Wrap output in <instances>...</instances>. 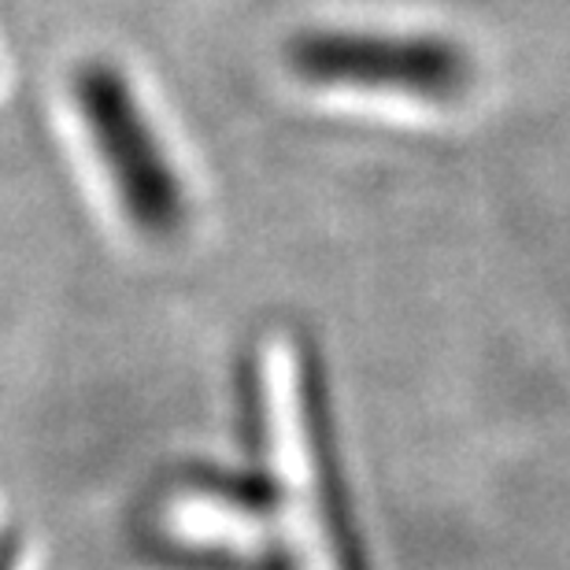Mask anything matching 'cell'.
Segmentation results:
<instances>
[{"label":"cell","mask_w":570,"mask_h":570,"mask_svg":"<svg viewBox=\"0 0 570 570\" xmlns=\"http://www.w3.org/2000/svg\"><path fill=\"white\" fill-rule=\"evenodd\" d=\"M264 396L278 508L296 570H356V556L345 538L337 489L323 452L312 374L293 341L267 345Z\"/></svg>","instance_id":"6da1fadb"},{"label":"cell","mask_w":570,"mask_h":570,"mask_svg":"<svg viewBox=\"0 0 570 570\" xmlns=\"http://www.w3.org/2000/svg\"><path fill=\"white\" fill-rule=\"evenodd\" d=\"M71 89L78 119L127 219L148 237L178 234L186 223V189L130 78L111 60H86Z\"/></svg>","instance_id":"7a4b0ae2"},{"label":"cell","mask_w":570,"mask_h":570,"mask_svg":"<svg viewBox=\"0 0 570 570\" xmlns=\"http://www.w3.org/2000/svg\"><path fill=\"white\" fill-rule=\"evenodd\" d=\"M285 56L293 75L312 86L401 94L426 105H452L474 82L466 49L441 33L307 30Z\"/></svg>","instance_id":"3957f363"},{"label":"cell","mask_w":570,"mask_h":570,"mask_svg":"<svg viewBox=\"0 0 570 570\" xmlns=\"http://www.w3.org/2000/svg\"><path fill=\"white\" fill-rule=\"evenodd\" d=\"M0 570H19V549H16V544H0Z\"/></svg>","instance_id":"277c9868"}]
</instances>
